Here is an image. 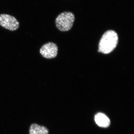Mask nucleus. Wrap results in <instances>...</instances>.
<instances>
[{"label": "nucleus", "mask_w": 134, "mask_h": 134, "mask_svg": "<svg viewBox=\"0 0 134 134\" xmlns=\"http://www.w3.org/2000/svg\"><path fill=\"white\" fill-rule=\"evenodd\" d=\"M119 37L113 30L107 31L103 34L99 44V52L107 54L112 52L117 46Z\"/></svg>", "instance_id": "1"}, {"label": "nucleus", "mask_w": 134, "mask_h": 134, "mask_svg": "<svg viewBox=\"0 0 134 134\" xmlns=\"http://www.w3.org/2000/svg\"><path fill=\"white\" fill-rule=\"evenodd\" d=\"M75 19L74 15L72 12H62L55 19L56 27L60 31H68L73 26Z\"/></svg>", "instance_id": "2"}, {"label": "nucleus", "mask_w": 134, "mask_h": 134, "mask_svg": "<svg viewBox=\"0 0 134 134\" xmlns=\"http://www.w3.org/2000/svg\"><path fill=\"white\" fill-rule=\"evenodd\" d=\"M0 25L11 31L16 30L19 28V24L16 18L6 14H0Z\"/></svg>", "instance_id": "3"}, {"label": "nucleus", "mask_w": 134, "mask_h": 134, "mask_svg": "<svg viewBox=\"0 0 134 134\" xmlns=\"http://www.w3.org/2000/svg\"><path fill=\"white\" fill-rule=\"evenodd\" d=\"M58 50L56 44L52 42H49L41 47L40 50V53L44 58L52 59L57 56Z\"/></svg>", "instance_id": "4"}, {"label": "nucleus", "mask_w": 134, "mask_h": 134, "mask_svg": "<svg viewBox=\"0 0 134 134\" xmlns=\"http://www.w3.org/2000/svg\"><path fill=\"white\" fill-rule=\"evenodd\" d=\"M94 120L96 124L100 127L107 128L111 124L109 117L103 113H97L94 117Z\"/></svg>", "instance_id": "5"}, {"label": "nucleus", "mask_w": 134, "mask_h": 134, "mask_svg": "<svg viewBox=\"0 0 134 134\" xmlns=\"http://www.w3.org/2000/svg\"><path fill=\"white\" fill-rule=\"evenodd\" d=\"M30 134H49L47 128L36 123L32 124L29 130Z\"/></svg>", "instance_id": "6"}]
</instances>
